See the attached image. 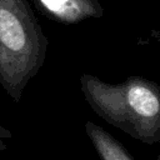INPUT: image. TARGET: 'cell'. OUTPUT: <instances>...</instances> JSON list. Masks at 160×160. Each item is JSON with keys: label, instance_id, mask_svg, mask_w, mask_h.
<instances>
[{"label": "cell", "instance_id": "obj_2", "mask_svg": "<svg viewBox=\"0 0 160 160\" xmlns=\"http://www.w3.org/2000/svg\"><path fill=\"white\" fill-rule=\"evenodd\" d=\"M48 45L26 0H0V84L14 101L42 66Z\"/></svg>", "mask_w": 160, "mask_h": 160}, {"label": "cell", "instance_id": "obj_3", "mask_svg": "<svg viewBox=\"0 0 160 160\" xmlns=\"http://www.w3.org/2000/svg\"><path fill=\"white\" fill-rule=\"evenodd\" d=\"M50 18L64 24H75L88 18H98L102 9L96 0H35Z\"/></svg>", "mask_w": 160, "mask_h": 160}, {"label": "cell", "instance_id": "obj_5", "mask_svg": "<svg viewBox=\"0 0 160 160\" xmlns=\"http://www.w3.org/2000/svg\"><path fill=\"white\" fill-rule=\"evenodd\" d=\"M12 138V134L9 129H6L5 126L0 125V151L1 150H5L8 148V144L6 141L10 140Z\"/></svg>", "mask_w": 160, "mask_h": 160}, {"label": "cell", "instance_id": "obj_4", "mask_svg": "<svg viewBox=\"0 0 160 160\" xmlns=\"http://www.w3.org/2000/svg\"><path fill=\"white\" fill-rule=\"evenodd\" d=\"M85 131L99 160H134L119 140L95 122L86 121Z\"/></svg>", "mask_w": 160, "mask_h": 160}, {"label": "cell", "instance_id": "obj_1", "mask_svg": "<svg viewBox=\"0 0 160 160\" xmlns=\"http://www.w3.org/2000/svg\"><path fill=\"white\" fill-rule=\"evenodd\" d=\"M90 108L106 122L148 145L160 141V88L142 78L106 84L92 75L80 78Z\"/></svg>", "mask_w": 160, "mask_h": 160}]
</instances>
